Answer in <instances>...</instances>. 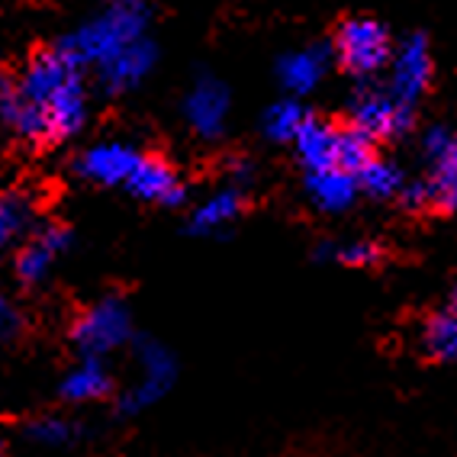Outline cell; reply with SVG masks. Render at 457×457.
<instances>
[{"label":"cell","mask_w":457,"mask_h":457,"mask_svg":"<svg viewBox=\"0 0 457 457\" xmlns=\"http://www.w3.org/2000/svg\"><path fill=\"white\" fill-rule=\"evenodd\" d=\"M306 196L310 204L322 212H342L358 200L361 184L358 174L345 168H322V171H306Z\"/></svg>","instance_id":"14"},{"label":"cell","mask_w":457,"mask_h":457,"mask_svg":"<svg viewBox=\"0 0 457 457\" xmlns=\"http://www.w3.org/2000/svg\"><path fill=\"white\" fill-rule=\"evenodd\" d=\"M142 158L145 155H139L126 142H97V145H90L87 152L78 155L74 171L81 174V178L94 180V184H104V187H113V184H123L126 187Z\"/></svg>","instance_id":"9"},{"label":"cell","mask_w":457,"mask_h":457,"mask_svg":"<svg viewBox=\"0 0 457 457\" xmlns=\"http://www.w3.org/2000/svg\"><path fill=\"white\" fill-rule=\"evenodd\" d=\"M306 120H310V113H306V110L290 97V100H280V104L270 106L268 113H264L262 126H264V136H268V139L294 142L296 136H300V129H303Z\"/></svg>","instance_id":"23"},{"label":"cell","mask_w":457,"mask_h":457,"mask_svg":"<svg viewBox=\"0 0 457 457\" xmlns=\"http://www.w3.org/2000/svg\"><path fill=\"white\" fill-rule=\"evenodd\" d=\"M74 435H78V425L68 422V419H58V416L36 419V422L26 425V438L36 441V445H46V448H62V445H71Z\"/></svg>","instance_id":"26"},{"label":"cell","mask_w":457,"mask_h":457,"mask_svg":"<svg viewBox=\"0 0 457 457\" xmlns=\"http://www.w3.org/2000/svg\"><path fill=\"white\" fill-rule=\"evenodd\" d=\"M432 81V52H428V39L422 33H412L400 42V49L393 55L390 68V90L403 104H412L428 90Z\"/></svg>","instance_id":"8"},{"label":"cell","mask_w":457,"mask_h":457,"mask_svg":"<svg viewBox=\"0 0 457 457\" xmlns=\"http://www.w3.org/2000/svg\"><path fill=\"white\" fill-rule=\"evenodd\" d=\"M33 226V200L23 190H7L0 200V242L10 245L29 232Z\"/></svg>","instance_id":"22"},{"label":"cell","mask_w":457,"mask_h":457,"mask_svg":"<svg viewBox=\"0 0 457 457\" xmlns=\"http://www.w3.org/2000/svg\"><path fill=\"white\" fill-rule=\"evenodd\" d=\"M238 212H242V194L236 187L216 190L194 210L187 228L194 236H212V232H222L228 222H236Z\"/></svg>","instance_id":"19"},{"label":"cell","mask_w":457,"mask_h":457,"mask_svg":"<svg viewBox=\"0 0 457 457\" xmlns=\"http://www.w3.org/2000/svg\"><path fill=\"white\" fill-rule=\"evenodd\" d=\"M358 184H361V194L374 196V200H390V196L403 194V187H406L400 168L377 155L358 171Z\"/></svg>","instance_id":"21"},{"label":"cell","mask_w":457,"mask_h":457,"mask_svg":"<svg viewBox=\"0 0 457 457\" xmlns=\"http://www.w3.org/2000/svg\"><path fill=\"white\" fill-rule=\"evenodd\" d=\"M335 262L348 264V268H368L380 262V248L374 242H348V245H335Z\"/></svg>","instance_id":"27"},{"label":"cell","mask_w":457,"mask_h":457,"mask_svg":"<svg viewBox=\"0 0 457 457\" xmlns=\"http://www.w3.org/2000/svg\"><path fill=\"white\" fill-rule=\"evenodd\" d=\"M422 348L435 361H457V287L451 296V306L445 312H435L422 328Z\"/></svg>","instance_id":"20"},{"label":"cell","mask_w":457,"mask_h":457,"mask_svg":"<svg viewBox=\"0 0 457 457\" xmlns=\"http://www.w3.org/2000/svg\"><path fill=\"white\" fill-rule=\"evenodd\" d=\"M68 248H71V232L65 226H42L33 242H26L20 248L13 270H17V278L23 284H42V280L49 278L52 262H55L58 254H65Z\"/></svg>","instance_id":"12"},{"label":"cell","mask_w":457,"mask_h":457,"mask_svg":"<svg viewBox=\"0 0 457 457\" xmlns=\"http://www.w3.org/2000/svg\"><path fill=\"white\" fill-rule=\"evenodd\" d=\"M84 68L74 62L68 52H62L58 46L52 49H39L29 62H26L23 74H20V94H23L26 104H39L46 106L58 90L65 87L71 78H78Z\"/></svg>","instance_id":"6"},{"label":"cell","mask_w":457,"mask_h":457,"mask_svg":"<svg viewBox=\"0 0 457 457\" xmlns=\"http://www.w3.org/2000/svg\"><path fill=\"white\" fill-rule=\"evenodd\" d=\"M136 358L142 364V380L132 384L120 396V403H116L123 416H139L142 409L155 406L164 393L171 390L174 377H178L174 354L162 342H155V338H136Z\"/></svg>","instance_id":"5"},{"label":"cell","mask_w":457,"mask_h":457,"mask_svg":"<svg viewBox=\"0 0 457 457\" xmlns=\"http://www.w3.org/2000/svg\"><path fill=\"white\" fill-rule=\"evenodd\" d=\"M338 139H342V129H338V126L310 116V120L303 123L300 136L294 139L303 168H306V171L338 168Z\"/></svg>","instance_id":"16"},{"label":"cell","mask_w":457,"mask_h":457,"mask_svg":"<svg viewBox=\"0 0 457 457\" xmlns=\"http://www.w3.org/2000/svg\"><path fill=\"white\" fill-rule=\"evenodd\" d=\"M328 55H335L332 46H310L300 52H287L278 62V78L290 94H310L328 68Z\"/></svg>","instance_id":"17"},{"label":"cell","mask_w":457,"mask_h":457,"mask_svg":"<svg viewBox=\"0 0 457 457\" xmlns=\"http://www.w3.org/2000/svg\"><path fill=\"white\" fill-rule=\"evenodd\" d=\"M126 190L132 196L145 200V204H162V206H180L184 196H187L178 171L168 162H162V158H142L139 168L132 171Z\"/></svg>","instance_id":"13"},{"label":"cell","mask_w":457,"mask_h":457,"mask_svg":"<svg viewBox=\"0 0 457 457\" xmlns=\"http://www.w3.org/2000/svg\"><path fill=\"white\" fill-rule=\"evenodd\" d=\"M425 158L432 164L428 187H432V206L445 212H457V136L445 126H432L422 139Z\"/></svg>","instance_id":"7"},{"label":"cell","mask_w":457,"mask_h":457,"mask_svg":"<svg viewBox=\"0 0 457 457\" xmlns=\"http://www.w3.org/2000/svg\"><path fill=\"white\" fill-rule=\"evenodd\" d=\"M370 158H374V139H368L354 126H345L342 139H338V168L358 174Z\"/></svg>","instance_id":"25"},{"label":"cell","mask_w":457,"mask_h":457,"mask_svg":"<svg viewBox=\"0 0 457 457\" xmlns=\"http://www.w3.org/2000/svg\"><path fill=\"white\" fill-rule=\"evenodd\" d=\"M20 326H23V319H20V310L13 306L10 300L0 303V332H4V338H17Z\"/></svg>","instance_id":"29"},{"label":"cell","mask_w":457,"mask_h":457,"mask_svg":"<svg viewBox=\"0 0 457 457\" xmlns=\"http://www.w3.org/2000/svg\"><path fill=\"white\" fill-rule=\"evenodd\" d=\"M13 136L26 145H49L52 142V126H49V116H46V106L39 104H26L20 106L17 120L10 123Z\"/></svg>","instance_id":"24"},{"label":"cell","mask_w":457,"mask_h":457,"mask_svg":"<svg viewBox=\"0 0 457 457\" xmlns=\"http://www.w3.org/2000/svg\"><path fill=\"white\" fill-rule=\"evenodd\" d=\"M184 113H187V123L194 126L196 136L216 139L228 116V90L216 78L204 74L187 94V100H184Z\"/></svg>","instance_id":"11"},{"label":"cell","mask_w":457,"mask_h":457,"mask_svg":"<svg viewBox=\"0 0 457 457\" xmlns=\"http://www.w3.org/2000/svg\"><path fill=\"white\" fill-rule=\"evenodd\" d=\"M148 20H152V10L145 0H110V7L87 20L74 36H65L58 42V49L68 52L81 68H97L123 49H129L132 42L145 39Z\"/></svg>","instance_id":"1"},{"label":"cell","mask_w":457,"mask_h":457,"mask_svg":"<svg viewBox=\"0 0 457 457\" xmlns=\"http://www.w3.org/2000/svg\"><path fill=\"white\" fill-rule=\"evenodd\" d=\"M335 62L354 78H370L393 58L386 26L374 17H348L338 23L332 39Z\"/></svg>","instance_id":"2"},{"label":"cell","mask_w":457,"mask_h":457,"mask_svg":"<svg viewBox=\"0 0 457 457\" xmlns=\"http://www.w3.org/2000/svg\"><path fill=\"white\" fill-rule=\"evenodd\" d=\"M110 390H113V377L100 364V358H84L78 368L68 370L62 386H58V393H62L65 403L104 400V396H110Z\"/></svg>","instance_id":"18"},{"label":"cell","mask_w":457,"mask_h":457,"mask_svg":"<svg viewBox=\"0 0 457 457\" xmlns=\"http://www.w3.org/2000/svg\"><path fill=\"white\" fill-rule=\"evenodd\" d=\"M46 116L52 126V142L74 139L87 123V94H84V78H71L55 97L46 104Z\"/></svg>","instance_id":"15"},{"label":"cell","mask_w":457,"mask_h":457,"mask_svg":"<svg viewBox=\"0 0 457 457\" xmlns=\"http://www.w3.org/2000/svg\"><path fill=\"white\" fill-rule=\"evenodd\" d=\"M400 196H403V204H406L409 210H422V206H432V187H428V180H409Z\"/></svg>","instance_id":"28"},{"label":"cell","mask_w":457,"mask_h":457,"mask_svg":"<svg viewBox=\"0 0 457 457\" xmlns=\"http://www.w3.org/2000/svg\"><path fill=\"white\" fill-rule=\"evenodd\" d=\"M132 338V316L120 296H104L78 316L71 326V342L81 358H104Z\"/></svg>","instance_id":"3"},{"label":"cell","mask_w":457,"mask_h":457,"mask_svg":"<svg viewBox=\"0 0 457 457\" xmlns=\"http://www.w3.org/2000/svg\"><path fill=\"white\" fill-rule=\"evenodd\" d=\"M155 42L139 39L132 42L129 49H123L120 55H113L110 62L97 65V81L104 94H126V90L139 87L145 81V74L155 68Z\"/></svg>","instance_id":"10"},{"label":"cell","mask_w":457,"mask_h":457,"mask_svg":"<svg viewBox=\"0 0 457 457\" xmlns=\"http://www.w3.org/2000/svg\"><path fill=\"white\" fill-rule=\"evenodd\" d=\"M416 123L412 104H403L390 87H364L354 90L352 97V123L368 139H400Z\"/></svg>","instance_id":"4"}]
</instances>
